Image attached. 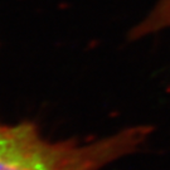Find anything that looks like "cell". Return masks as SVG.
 Listing matches in <instances>:
<instances>
[{"mask_svg":"<svg viewBox=\"0 0 170 170\" xmlns=\"http://www.w3.org/2000/svg\"><path fill=\"white\" fill-rule=\"evenodd\" d=\"M168 28H170V0H159L149 15L129 33V39L136 40Z\"/></svg>","mask_w":170,"mask_h":170,"instance_id":"obj_2","label":"cell"},{"mask_svg":"<svg viewBox=\"0 0 170 170\" xmlns=\"http://www.w3.org/2000/svg\"><path fill=\"white\" fill-rule=\"evenodd\" d=\"M147 136L129 127L90 142L52 141L30 121H0V170H101L131 154Z\"/></svg>","mask_w":170,"mask_h":170,"instance_id":"obj_1","label":"cell"}]
</instances>
